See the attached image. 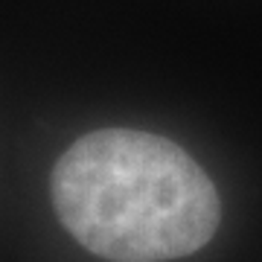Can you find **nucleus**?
<instances>
[{"label":"nucleus","instance_id":"1","mask_svg":"<svg viewBox=\"0 0 262 262\" xmlns=\"http://www.w3.org/2000/svg\"><path fill=\"white\" fill-rule=\"evenodd\" d=\"M53 204L79 245L111 262H169L219 227L207 172L172 140L128 128L94 131L58 158Z\"/></svg>","mask_w":262,"mask_h":262}]
</instances>
